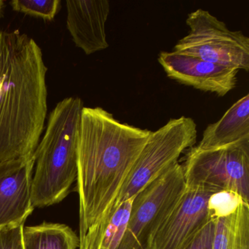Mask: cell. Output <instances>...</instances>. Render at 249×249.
<instances>
[{
    "label": "cell",
    "mask_w": 249,
    "mask_h": 249,
    "mask_svg": "<svg viewBox=\"0 0 249 249\" xmlns=\"http://www.w3.org/2000/svg\"><path fill=\"white\" fill-rule=\"evenodd\" d=\"M47 72L34 39L0 30V176L34 159L47 118Z\"/></svg>",
    "instance_id": "2"
},
{
    "label": "cell",
    "mask_w": 249,
    "mask_h": 249,
    "mask_svg": "<svg viewBox=\"0 0 249 249\" xmlns=\"http://www.w3.org/2000/svg\"><path fill=\"white\" fill-rule=\"evenodd\" d=\"M249 138V94L237 100L215 123L203 132L196 145L199 149L221 148Z\"/></svg>",
    "instance_id": "12"
},
{
    "label": "cell",
    "mask_w": 249,
    "mask_h": 249,
    "mask_svg": "<svg viewBox=\"0 0 249 249\" xmlns=\"http://www.w3.org/2000/svg\"><path fill=\"white\" fill-rule=\"evenodd\" d=\"M215 221L209 219L185 249H212Z\"/></svg>",
    "instance_id": "18"
},
{
    "label": "cell",
    "mask_w": 249,
    "mask_h": 249,
    "mask_svg": "<svg viewBox=\"0 0 249 249\" xmlns=\"http://www.w3.org/2000/svg\"><path fill=\"white\" fill-rule=\"evenodd\" d=\"M183 167L186 186L235 192L249 203V138L214 149L192 147Z\"/></svg>",
    "instance_id": "4"
},
{
    "label": "cell",
    "mask_w": 249,
    "mask_h": 249,
    "mask_svg": "<svg viewBox=\"0 0 249 249\" xmlns=\"http://www.w3.org/2000/svg\"><path fill=\"white\" fill-rule=\"evenodd\" d=\"M24 226L0 229V249H23L22 230Z\"/></svg>",
    "instance_id": "19"
},
{
    "label": "cell",
    "mask_w": 249,
    "mask_h": 249,
    "mask_svg": "<svg viewBox=\"0 0 249 249\" xmlns=\"http://www.w3.org/2000/svg\"><path fill=\"white\" fill-rule=\"evenodd\" d=\"M187 36L178 40L173 52L239 71H249V38L231 31L211 13L198 9L188 15Z\"/></svg>",
    "instance_id": "6"
},
{
    "label": "cell",
    "mask_w": 249,
    "mask_h": 249,
    "mask_svg": "<svg viewBox=\"0 0 249 249\" xmlns=\"http://www.w3.org/2000/svg\"><path fill=\"white\" fill-rule=\"evenodd\" d=\"M22 245L23 249H77L80 239L69 226L43 222L24 226Z\"/></svg>",
    "instance_id": "13"
},
{
    "label": "cell",
    "mask_w": 249,
    "mask_h": 249,
    "mask_svg": "<svg viewBox=\"0 0 249 249\" xmlns=\"http://www.w3.org/2000/svg\"><path fill=\"white\" fill-rule=\"evenodd\" d=\"M66 8L67 28L77 48L91 55L109 47L106 32L109 1L68 0Z\"/></svg>",
    "instance_id": "10"
},
{
    "label": "cell",
    "mask_w": 249,
    "mask_h": 249,
    "mask_svg": "<svg viewBox=\"0 0 249 249\" xmlns=\"http://www.w3.org/2000/svg\"><path fill=\"white\" fill-rule=\"evenodd\" d=\"M35 158L15 173L0 176V229L24 225L34 211L32 183Z\"/></svg>",
    "instance_id": "11"
},
{
    "label": "cell",
    "mask_w": 249,
    "mask_h": 249,
    "mask_svg": "<svg viewBox=\"0 0 249 249\" xmlns=\"http://www.w3.org/2000/svg\"><path fill=\"white\" fill-rule=\"evenodd\" d=\"M211 192L186 186L150 239L148 249H185L210 219Z\"/></svg>",
    "instance_id": "8"
},
{
    "label": "cell",
    "mask_w": 249,
    "mask_h": 249,
    "mask_svg": "<svg viewBox=\"0 0 249 249\" xmlns=\"http://www.w3.org/2000/svg\"><path fill=\"white\" fill-rule=\"evenodd\" d=\"M84 107L79 97H66L49 114L34 154L32 183L34 208L62 202L76 181L78 130Z\"/></svg>",
    "instance_id": "3"
},
{
    "label": "cell",
    "mask_w": 249,
    "mask_h": 249,
    "mask_svg": "<svg viewBox=\"0 0 249 249\" xmlns=\"http://www.w3.org/2000/svg\"><path fill=\"white\" fill-rule=\"evenodd\" d=\"M215 221L212 249H249V205Z\"/></svg>",
    "instance_id": "14"
},
{
    "label": "cell",
    "mask_w": 249,
    "mask_h": 249,
    "mask_svg": "<svg viewBox=\"0 0 249 249\" xmlns=\"http://www.w3.org/2000/svg\"><path fill=\"white\" fill-rule=\"evenodd\" d=\"M152 132L84 107L77 146L79 249L91 245L113 215L116 202Z\"/></svg>",
    "instance_id": "1"
},
{
    "label": "cell",
    "mask_w": 249,
    "mask_h": 249,
    "mask_svg": "<svg viewBox=\"0 0 249 249\" xmlns=\"http://www.w3.org/2000/svg\"><path fill=\"white\" fill-rule=\"evenodd\" d=\"M3 0H0V14H1V11H2V7H3Z\"/></svg>",
    "instance_id": "20"
},
{
    "label": "cell",
    "mask_w": 249,
    "mask_h": 249,
    "mask_svg": "<svg viewBox=\"0 0 249 249\" xmlns=\"http://www.w3.org/2000/svg\"><path fill=\"white\" fill-rule=\"evenodd\" d=\"M134 198L119 206L97 238L86 249H118L127 227Z\"/></svg>",
    "instance_id": "15"
},
{
    "label": "cell",
    "mask_w": 249,
    "mask_h": 249,
    "mask_svg": "<svg viewBox=\"0 0 249 249\" xmlns=\"http://www.w3.org/2000/svg\"><path fill=\"white\" fill-rule=\"evenodd\" d=\"M13 10L25 15L53 21L60 8V0H13Z\"/></svg>",
    "instance_id": "17"
},
{
    "label": "cell",
    "mask_w": 249,
    "mask_h": 249,
    "mask_svg": "<svg viewBox=\"0 0 249 249\" xmlns=\"http://www.w3.org/2000/svg\"><path fill=\"white\" fill-rule=\"evenodd\" d=\"M185 189L183 167L177 162L139 192L118 249H148L151 236Z\"/></svg>",
    "instance_id": "7"
},
{
    "label": "cell",
    "mask_w": 249,
    "mask_h": 249,
    "mask_svg": "<svg viewBox=\"0 0 249 249\" xmlns=\"http://www.w3.org/2000/svg\"><path fill=\"white\" fill-rule=\"evenodd\" d=\"M196 137V123L185 116L171 119L152 132L119 195L113 213L124 202L135 197L178 162L180 155L195 146Z\"/></svg>",
    "instance_id": "5"
},
{
    "label": "cell",
    "mask_w": 249,
    "mask_h": 249,
    "mask_svg": "<svg viewBox=\"0 0 249 249\" xmlns=\"http://www.w3.org/2000/svg\"><path fill=\"white\" fill-rule=\"evenodd\" d=\"M159 62L168 78L224 97L237 86L239 70L176 52H161Z\"/></svg>",
    "instance_id": "9"
},
{
    "label": "cell",
    "mask_w": 249,
    "mask_h": 249,
    "mask_svg": "<svg viewBox=\"0 0 249 249\" xmlns=\"http://www.w3.org/2000/svg\"><path fill=\"white\" fill-rule=\"evenodd\" d=\"M249 205L240 195L230 191L213 193L208 198L207 208L210 219L216 221L230 216L242 205Z\"/></svg>",
    "instance_id": "16"
}]
</instances>
